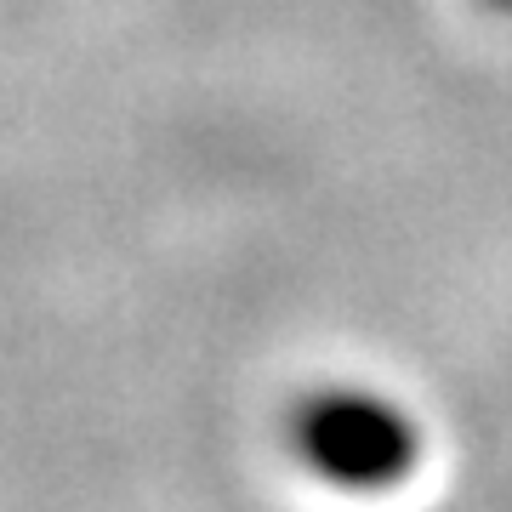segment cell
<instances>
[{
	"instance_id": "7a4b0ae2",
	"label": "cell",
	"mask_w": 512,
	"mask_h": 512,
	"mask_svg": "<svg viewBox=\"0 0 512 512\" xmlns=\"http://www.w3.org/2000/svg\"><path fill=\"white\" fill-rule=\"evenodd\" d=\"M484 6H495V12H512V0H484Z\"/></svg>"
},
{
	"instance_id": "6da1fadb",
	"label": "cell",
	"mask_w": 512,
	"mask_h": 512,
	"mask_svg": "<svg viewBox=\"0 0 512 512\" xmlns=\"http://www.w3.org/2000/svg\"><path fill=\"white\" fill-rule=\"evenodd\" d=\"M296 439L313 473H325L330 484H348V490H387L410 478L421 450L410 416L376 393H319L302 410Z\"/></svg>"
}]
</instances>
